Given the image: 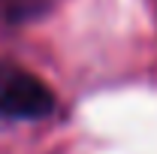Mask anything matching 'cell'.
I'll return each instance as SVG.
<instances>
[{"label": "cell", "mask_w": 157, "mask_h": 154, "mask_svg": "<svg viewBox=\"0 0 157 154\" xmlns=\"http://www.w3.org/2000/svg\"><path fill=\"white\" fill-rule=\"evenodd\" d=\"M58 109L55 91L18 64L0 60V118L6 121H42Z\"/></svg>", "instance_id": "obj_1"}]
</instances>
